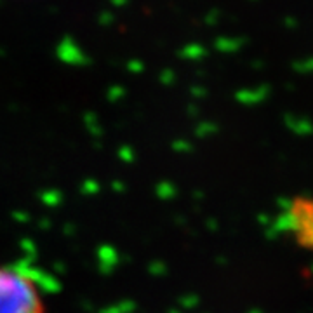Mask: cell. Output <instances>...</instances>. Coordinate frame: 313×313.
<instances>
[{
	"label": "cell",
	"mask_w": 313,
	"mask_h": 313,
	"mask_svg": "<svg viewBox=\"0 0 313 313\" xmlns=\"http://www.w3.org/2000/svg\"><path fill=\"white\" fill-rule=\"evenodd\" d=\"M0 313H44L42 287L28 268L0 265Z\"/></svg>",
	"instance_id": "obj_1"
},
{
	"label": "cell",
	"mask_w": 313,
	"mask_h": 313,
	"mask_svg": "<svg viewBox=\"0 0 313 313\" xmlns=\"http://www.w3.org/2000/svg\"><path fill=\"white\" fill-rule=\"evenodd\" d=\"M292 230L298 237H306V244H313V202H294L292 212H290Z\"/></svg>",
	"instance_id": "obj_2"
}]
</instances>
